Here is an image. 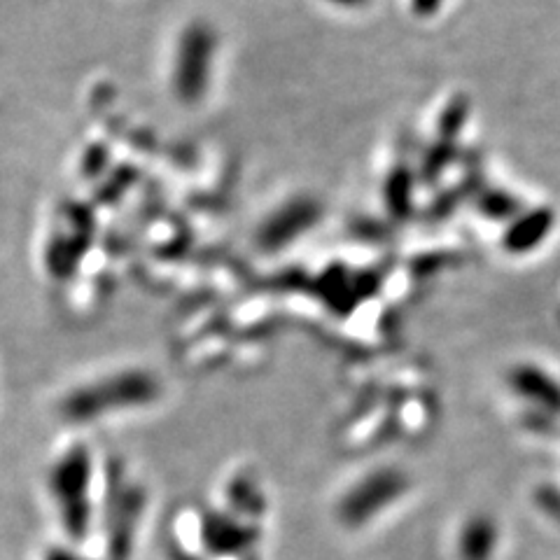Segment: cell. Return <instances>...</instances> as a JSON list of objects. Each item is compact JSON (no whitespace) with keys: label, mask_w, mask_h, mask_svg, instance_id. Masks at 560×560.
<instances>
[{"label":"cell","mask_w":560,"mask_h":560,"mask_svg":"<svg viewBox=\"0 0 560 560\" xmlns=\"http://www.w3.org/2000/svg\"><path fill=\"white\" fill-rule=\"evenodd\" d=\"M220 35L208 21H192L175 42L171 63V89L185 105H196L208 96L215 77Z\"/></svg>","instance_id":"obj_3"},{"label":"cell","mask_w":560,"mask_h":560,"mask_svg":"<svg viewBox=\"0 0 560 560\" xmlns=\"http://www.w3.org/2000/svg\"><path fill=\"white\" fill-rule=\"evenodd\" d=\"M94 462L84 444L68 446L52 462L47 472V493L59 516L61 530L73 544H82L89 537L91 516H94Z\"/></svg>","instance_id":"obj_1"},{"label":"cell","mask_w":560,"mask_h":560,"mask_svg":"<svg viewBox=\"0 0 560 560\" xmlns=\"http://www.w3.org/2000/svg\"><path fill=\"white\" fill-rule=\"evenodd\" d=\"M320 208L313 199H299L285 201L283 206L273 210V213L266 217V222L262 224V234H259V241L264 243V248L278 250L290 245L292 241H297L306 234L308 229L315 227L318 222Z\"/></svg>","instance_id":"obj_5"},{"label":"cell","mask_w":560,"mask_h":560,"mask_svg":"<svg viewBox=\"0 0 560 560\" xmlns=\"http://www.w3.org/2000/svg\"><path fill=\"white\" fill-rule=\"evenodd\" d=\"M549 229V222L544 220L542 210L539 213H530L521 217V220L511 224L509 234H507V245L516 252H528L530 248L544 238V231Z\"/></svg>","instance_id":"obj_6"},{"label":"cell","mask_w":560,"mask_h":560,"mask_svg":"<svg viewBox=\"0 0 560 560\" xmlns=\"http://www.w3.org/2000/svg\"><path fill=\"white\" fill-rule=\"evenodd\" d=\"M159 395V385L147 371H119L84 385H77L61 399L59 413L73 425L96 423L112 413L150 404Z\"/></svg>","instance_id":"obj_2"},{"label":"cell","mask_w":560,"mask_h":560,"mask_svg":"<svg viewBox=\"0 0 560 560\" xmlns=\"http://www.w3.org/2000/svg\"><path fill=\"white\" fill-rule=\"evenodd\" d=\"M446 0H411V10L416 17H432L444 7Z\"/></svg>","instance_id":"obj_7"},{"label":"cell","mask_w":560,"mask_h":560,"mask_svg":"<svg viewBox=\"0 0 560 560\" xmlns=\"http://www.w3.org/2000/svg\"><path fill=\"white\" fill-rule=\"evenodd\" d=\"M42 560H91V558L80 556V553L75 549H68V546H52V549H47Z\"/></svg>","instance_id":"obj_8"},{"label":"cell","mask_w":560,"mask_h":560,"mask_svg":"<svg viewBox=\"0 0 560 560\" xmlns=\"http://www.w3.org/2000/svg\"><path fill=\"white\" fill-rule=\"evenodd\" d=\"M325 3L332 7H339V10H362V7H367L371 0H325Z\"/></svg>","instance_id":"obj_9"},{"label":"cell","mask_w":560,"mask_h":560,"mask_svg":"<svg viewBox=\"0 0 560 560\" xmlns=\"http://www.w3.org/2000/svg\"><path fill=\"white\" fill-rule=\"evenodd\" d=\"M143 497L124 481L122 469L108 467V560H129Z\"/></svg>","instance_id":"obj_4"}]
</instances>
